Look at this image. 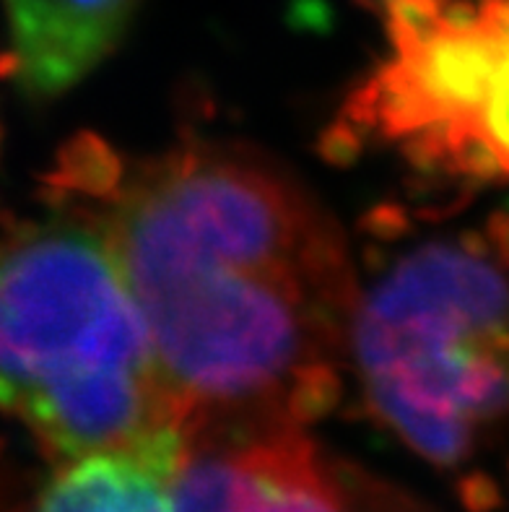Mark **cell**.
<instances>
[{"label":"cell","mask_w":509,"mask_h":512,"mask_svg":"<svg viewBox=\"0 0 509 512\" xmlns=\"http://www.w3.org/2000/svg\"><path fill=\"white\" fill-rule=\"evenodd\" d=\"M491 240L497 242L499 253L509 260V214H502L491 224Z\"/></svg>","instance_id":"ba28073f"},{"label":"cell","mask_w":509,"mask_h":512,"mask_svg":"<svg viewBox=\"0 0 509 512\" xmlns=\"http://www.w3.org/2000/svg\"><path fill=\"white\" fill-rule=\"evenodd\" d=\"M351 349L374 414L458 466L509 414V260L491 234L400 255L359 299Z\"/></svg>","instance_id":"3957f363"},{"label":"cell","mask_w":509,"mask_h":512,"mask_svg":"<svg viewBox=\"0 0 509 512\" xmlns=\"http://www.w3.org/2000/svg\"><path fill=\"white\" fill-rule=\"evenodd\" d=\"M400 154L452 180L509 182V0H458L400 39L385 73Z\"/></svg>","instance_id":"277c9868"},{"label":"cell","mask_w":509,"mask_h":512,"mask_svg":"<svg viewBox=\"0 0 509 512\" xmlns=\"http://www.w3.org/2000/svg\"><path fill=\"white\" fill-rule=\"evenodd\" d=\"M102 224L187 442L330 409L361 294L341 232L289 177L239 151H172Z\"/></svg>","instance_id":"6da1fadb"},{"label":"cell","mask_w":509,"mask_h":512,"mask_svg":"<svg viewBox=\"0 0 509 512\" xmlns=\"http://www.w3.org/2000/svg\"><path fill=\"white\" fill-rule=\"evenodd\" d=\"M0 411L63 461L187 448L102 221L60 216L0 232Z\"/></svg>","instance_id":"7a4b0ae2"},{"label":"cell","mask_w":509,"mask_h":512,"mask_svg":"<svg viewBox=\"0 0 509 512\" xmlns=\"http://www.w3.org/2000/svg\"><path fill=\"white\" fill-rule=\"evenodd\" d=\"M185 448L112 450L68 461L32 512H174Z\"/></svg>","instance_id":"52a82bcc"},{"label":"cell","mask_w":509,"mask_h":512,"mask_svg":"<svg viewBox=\"0 0 509 512\" xmlns=\"http://www.w3.org/2000/svg\"><path fill=\"white\" fill-rule=\"evenodd\" d=\"M174 512H348L328 466L299 427H234L187 442Z\"/></svg>","instance_id":"5b68a950"},{"label":"cell","mask_w":509,"mask_h":512,"mask_svg":"<svg viewBox=\"0 0 509 512\" xmlns=\"http://www.w3.org/2000/svg\"><path fill=\"white\" fill-rule=\"evenodd\" d=\"M138 0H6L11 47L0 76L32 97H58L81 84L120 45Z\"/></svg>","instance_id":"8992f818"}]
</instances>
